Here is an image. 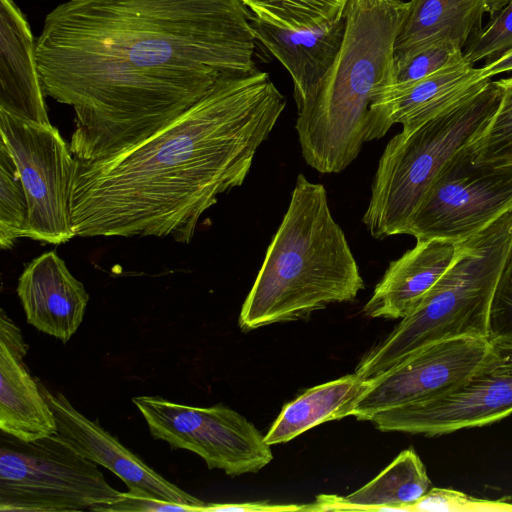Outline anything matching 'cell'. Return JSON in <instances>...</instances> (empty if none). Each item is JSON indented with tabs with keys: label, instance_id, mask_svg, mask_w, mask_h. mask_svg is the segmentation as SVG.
I'll return each mask as SVG.
<instances>
[{
	"label": "cell",
	"instance_id": "1",
	"mask_svg": "<svg viewBox=\"0 0 512 512\" xmlns=\"http://www.w3.org/2000/svg\"><path fill=\"white\" fill-rule=\"evenodd\" d=\"M255 46L242 0H68L46 15L36 60L45 95L75 111L73 156L97 161L256 70Z\"/></svg>",
	"mask_w": 512,
	"mask_h": 512
},
{
	"label": "cell",
	"instance_id": "2",
	"mask_svg": "<svg viewBox=\"0 0 512 512\" xmlns=\"http://www.w3.org/2000/svg\"><path fill=\"white\" fill-rule=\"evenodd\" d=\"M286 107L259 70L221 78L156 134L107 159L76 158V236L172 237L187 244L218 196L239 187Z\"/></svg>",
	"mask_w": 512,
	"mask_h": 512
},
{
	"label": "cell",
	"instance_id": "3",
	"mask_svg": "<svg viewBox=\"0 0 512 512\" xmlns=\"http://www.w3.org/2000/svg\"><path fill=\"white\" fill-rule=\"evenodd\" d=\"M409 6L402 0L348 1L333 64L296 104L301 153L318 172H342L359 155L370 106L394 86L395 44Z\"/></svg>",
	"mask_w": 512,
	"mask_h": 512
},
{
	"label": "cell",
	"instance_id": "4",
	"mask_svg": "<svg viewBox=\"0 0 512 512\" xmlns=\"http://www.w3.org/2000/svg\"><path fill=\"white\" fill-rule=\"evenodd\" d=\"M364 281L325 187L296 179L283 220L246 297L239 326L248 331L305 319L329 304L352 301Z\"/></svg>",
	"mask_w": 512,
	"mask_h": 512
},
{
	"label": "cell",
	"instance_id": "5",
	"mask_svg": "<svg viewBox=\"0 0 512 512\" xmlns=\"http://www.w3.org/2000/svg\"><path fill=\"white\" fill-rule=\"evenodd\" d=\"M511 249L512 209L461 241L450 268L361 359L355 372L370 380L429 344L459 337L490 338L492 304Z\"/></svg>",
	"mask_w": 512,
	"mask_h": 512
},
{
	"label": "cell",
	"instance_id": "6",
	"mask_svg": "<svg viewBox=\"0 0 512 512\" xmlns=\"http://www.w3.org/2000/svg\"><path fill=\"white\" fill-rule=\"evenodd\" d=\"M501 100L497 81L387 143L363 216L376 239L405 234L408 222L443 165L487 126Z\"/></svg>",
	"mask_w": 512,
	"mask_h": 512
},
{
	"label": "cell",
	"instance_id": "7",
	"mask_svg": "<svg viewBox=\"0 0 512 512\" xmlns=\"http://www.w3.org/2000/svg\"><path fill=\"white\" fill-rule=\"evenodd\" d=\"M119 493L57 434L31 442L2 438L1 512L97 511Z\"/></svg>",
	"mask_w": 512,
	"mask_h": 512
},
{
	"label": "cell",
	"instance_id": "8",
	"mask_svg": "<svg viewBox=\"0 0 512 512\" xmlns=\"http://www.w3.org/2000/svg\"><path fill=\"white\" fill-rule=\"evenodd\" d=\"M132 402L154 439L197 454L209 469L238 476L256 473L273 459L265 436L229 407H194L160 396H136Z\"/></svg>",
	"mask_w": 512,
	"mask_h": 512
},
{
	"label": "cell",
	"instance_id": "9",
	"mask_svg": "<svg viewBox=\"0 0 512 512\" xmlns=\"http://www.w3.org/2000/svg\"><path fill=\"white\" fill-rule=\"evenodd\" d=\"M512 209V166L475 163L466 146L440 169L405 234L461 242Z\"/></svg>",
	"mask_w": 512,
	"mask_h": 512
},
{
	"label": "cell",
	"instance_id": "10",
	"mask_svg": "<svg viewBox=\"0 0 512 512\" xmlns=\"http://www.w3.org/2000/svg\"><path fill=\"white\" fill-rule=\"evenodd\" d=\"M512 414V334L490 338L476 371L450 391L381 411L369 421L380 431L437 436L483 427Z\"/></svg>",
	"mask_w": 512,
	"mask_h": 512
},
{
	"label": "cell",
	"instance_id": "11",
	"mask_svg": "<svg viewBox=\"0 0 512 512\" xmlns=\"http://www.w3.org/2000/svg\"><path fill=\"white\" fill-rule=\"evenodd\" d=\"M1 139L23 184L29 220L26 237L63 244L76 236L70 196L76 158L52 125L25 121L0 111Z\"/></svg>",
	"mask_w": 512,
	"mask_h": 512
},
{
	"label": "cell",
	"instance_id": "12",
	"mask_svg": "<svg viewBox=\"0 0 512 512\" xmlns=\"http://www.w3.org/2000/svg\"><path fill=\"white\" fill-rule=\"evenodd\" d=\"M490 338L459 337L429 344L367 380L353 415L370 420L391 408L446 393L464 382L485 359Z\"/></svg>",
	"mask_w": 512,
	"mask_h": 512
},
{
	"label": "cell",
	"instance_id": "13",
	"mask_svg": "<svg viewBox=\"0 0 512 512\" xmlns=\"http://www.w3.org/2000/svg\"><path fill=\"white\" fill-rule=\"evenodd\" d=\"M40 390L51 407L57 435L84 458L118 476L132 492L165 501L205 505L149 467L116 437L80 413L59 391H51L37 378Z\"/></svg>",
	"mask_w": 512,
	"mask_h": 512
},
{
	"label": "cell",
	"instance_id": "14",
	"mask_svg": "<svg viewBox=\"0 0 512 512\" xmlns=\"http://www.w3.org/2000/svg\"><path fill=\"white\" fill-rule=\"evenodd\" d=\"M487 78L483 68L466 59L403 88H390L371 106L365 142L385 136L394 124L412 130L436 117L482 88Z\"/></svg>",
	"mask_w": 512,
	"mask_h": 512
},
{
	"label": "cell",
	"instance_id": "15",
	"mask_svg": "<svg viewBox=\"0 0 512 512\" xmlns=\"http://www.w3.org/2000/svg\"><path fill=\"white\" fill-rule=\"evenodd\" d=\"M20 329L2 309L0 313V429L23 442L57 433L54 413L37 378L27 368L28 352Z\"/></svg>",
	"mask_w": 512,
	"mask_h": 512
},
{
	"label": "cell",
	"instance_id": "16",
	"mask_svg": "<svg viewBox=\"0 0 512 512\" xmlns=\"http://www.w3.org/2000/svg\"><path fill=\"white\" fill-rule=\"evenodd\" d=\"M17 294L27 322L63 343L81 325L89 301L83 284L54 251L43 253L26 266Z\"/></svg>",
	"mask_w": 512,
	"mask_h": 512
},
{
	"label": "cell",
	"instance_id": "17",
	"mask_svg": "<svg viewBox=\"0 0 512 512\" xmlns=\"http://www.w3.org/2000/svg\"><path fill=\"white\" fill-rule=\"evenodd\" d=\"M36 60V39L13 0H0V111L51 125Z\"/></svg>",
	"mask_w": 512,
	"mask_h": 512
},
{
	"label": "cell",
	"instance_id": "18",
	"mask_svg": "<svg viewBox=\"0 0 512 512\" xmlns=\"http://www.w3.org/2000/svg\"><path fill=\"white\" fill-rule=\"evenodd\" d=\"M461 242L432 238L390 262L363 308L373 318L402 319L408 315L455 261Z\"/></svg>",
	"mask_w": 512,
	"mask_h": 512
},
{
	"label": "cell",
	"instance_id": "19",
	"mask_svg": "<svg viewBox=\"0 0 512 512\" xmlns=\"http://www.w3.org/2000/svg\"><path fill=\"white\" fill-rule=\"evenodd\" d=\"M251 27L256 41L291 76L297 104L320 82L333 64L344 37L345 13L334 22L300 29L278 27L251 14Z\"/></svg>",
	"mask_w": 512,
	"mask_h": 512
},
{
	"label": "cell",
	"instance_id": "20",
	"mask_svg": "<svg viewBox=\"0 0 512 512\" xmlns=\"http://www.w3.org/2000/svg\"><path fill=\"white\" fill-rule=\"evenodd\" d=\"M496 0H411L395 44V58L434 42L463 50L481 28L484 14L492 13Z\"/></svg>",
	"mask_w": 512,
	"mask_h": 512
},
{
	"label": "cell",
	"instance_id": "21",
	"mask_svg": "<svg viewBox=\"0 0 512 512\" xmlns=\"http://www.w3.org/2000/svg\"><path fill=\"white\" fill-rule=\"evenodd\" d=\"M430 489L426 468L413 448L403 450L375 478L339 497L320 495L304 510L410 511Z\"/></svg>",
	"mask_w": 512,
	"mask_h": 512
},
{
	"label": "cell",
	"instance_id": "22",
	"mask_svg": "<svg viewBox=\"0 0 512 512\" xmlns=\"http://www.w3.org/2000/svg\"><path fill=\"white\" fill-rule=\"evenodd\" d=\"M367 386V380L355 372L306 390L283 407L265 435L266 442L286 443L324 422L352 416Z\"/></svg>",
	"mask_w": 512,
	"mask_h": 512
},
{
	"label": "cell",
	"instance_id": "23",
	"mask_svg": "<svg viewBox=\"0 0 512 512\" xmlns=\"http://www.w3.org/2000/svg\"><path fill=\"white\" fill-rule=\"evenodd\" d=\"M349 0H242L250 13L269 24L300 29L322 26L344 15Z\"/></svg>",
	"mask_w": 512,
	"mask_h": 512
},
{
	"label": "cell",
	"instance_id": "24",
	"mask_svg": "<svg viewBox=\"0 0 512 512\" xmlns=\"http://www.w3.org/2000/svg\"><path fill=\"white\" fill-rule=\"evenodd\" d=\"M29 208L26 193L12 154L0 141V247L14 246L17 239L26 237Z\"/></svg>",
	"mask_w": 512,
	"mask_h": 512
},
{
	"label": "cell",
	"instance_id": "25",
	"mask_svg": "<svg viewBox=\"0 0 512 512\" xmlns=\"http://www.w3.org/2000/svg\"><path fill=\"white\" fill-rule=\"evenodd\" d=\"M501 100L483 131L466 148L475 163L512 166V77L497 81Z\"/></svg>",
	"mask_w": 512,
	"mask_h": 512
},
{
	"label": "cell",
	"instance_id": "26",
	"mask_svg": "<svg viewBox=\"0 0 512 512\" xmlns=\"http://www.w3.org/2000/svg\"><path fill=\"white\" fill-rule=\"evenodd\" d=\"M465 60L464 51L452 44L434 42L395 58L392 88H403Z\"/></svg>",
	"mask_w": 512,
	"mask_h": 512
},
{
	"label": "cell",
	"instance_id": "27",
	"mask_svg": "<svg viewBox=\"0 0 512 512\" xmlns=\"http://www.w3.org/2000/svg\"><path fill=\"white\" fill-rule=\"evenodd\" d=\"M506 3L496 8L497 13L491 17L488 25L474 34L464 51L469 63L484 60L486 65L512 50V0Z\"/></svg>",
	"mask_w": 512,
	"mask_h": 512
},
{
	"label": "cell",
	"instance_id": "28",
	"mask_svg": "<svg viewBox=\"0 0 512 512\" xmlns=\"http://www.w3.org/2000/svg\"><path fill=\"white\" fill-rule=\"evenodd\" d=\"M410 511H512V504L476 499L457 490L432 488Z\"/></svg>",
	"mask_w": 512,
	"mask_h": 512
},
{
	"label": "cell",
	"instance_id": "29",
	"mask_svg": "<svg viewBox=\"0 0 512 512\" xmlns=\"http://www.w3.org/2000/svg\"><path fill=\"white\" fill-rule=\"evenodd\" d=\"M206 505V504H205ZM165 501L137 492H120L112 502L97 509L101 512H200L204 506Z\"/></svg>",
	"mask_w": 512,
	"mask_h": 512
},
{
	"label": "cell",
	"instance_id": "30",
	"mask_svg": "<svg viewBox=\"0 0 512 512\" xmlns=\"http://www.w3.org/2000/svg\"><path fill=\"white\" fill-rule=\"evenodd\" d=\"M512 334V249L498 282L490 316V338Z\"/></svg>",
	"mask_w": 512,
	"mask_h": 512
},
{
	"label": "cell",
	"instance_id": "31",
	"mask_svg": "<svg viewBox=\"0 0 512 512\" xmlns=\"http://www.w3.org/2000/svg\"><path fill=\"white\" fill-rule=\"evenodd\" d=\"M303 510V505L295 504H271L264 502H246V503H210L204 506L203 511L225 512V511H242V512H272V511H299Z\"/></svg>",
	"mask_w": 512,
	"mask_h": 512
},
{
	"label": "cell",
	"instance_id": "32",
	"mask_svg": "<svg viewBox=\"0 0 512 512\" xmlns=\"http://www.w3.org/2000/svg\"><path fill=\"white\" fill-rule=\"evenodd\" d=\"M482 68L487 78H492L494 75L512 71V50L493 62L484 65Z\"/></svg>",
	"mask_w": 512,
	"mask_h": 512
}]
</instances>
